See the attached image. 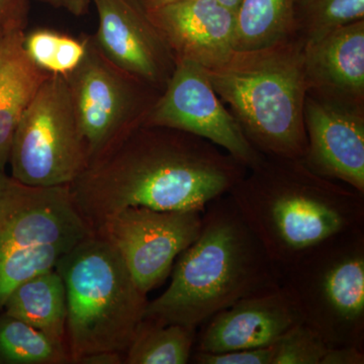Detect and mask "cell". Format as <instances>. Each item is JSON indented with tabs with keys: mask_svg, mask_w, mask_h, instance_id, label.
<instances>
[{
	"mask_svg": "<svg viewBox=\"0 0 364 364\" xmlns=\"http://www.w3.org/2000/svg\"><path fill=\"white\" fill-rule=\"evenodd\" d=\"M88 163L66 79L50 75L16 124L11 176L37 188L70 186Z\"/></svg>",
	"mask_w": 364,
	"mask_h": 364,
	"instance_id": "cell-8",
	"label": "cell"
},
{
	"mask_svg": "<svg viewBox=\"0 0 364 364\" xmlns=\"http://www.w3.org/2000/svg\"><path fill=\"white\" fill-rule=\"evenodd\" d=\"M304 43L296 36L232 53L205 69L210 85L261 154L303 159L306 150Z\"/></svg>",
	"mask_w": 364,
	"mask_h": 364,
	"instance_id": "cell-4",
	"label": "cell"
},
{
	"mask_svg": "<svg viewBox=\"0 0 364 364\" xmlns=\"http://www.w3.org/2000/svg\"><path fill=\"white\" fill-rule=\"evenodd\" d=\"M202 210L127 208L105 219L95 233L116 249L145 294L161 286L179 255L198 238Z\"/></svg>",
	"mask_w": 364,
	"mask_h": 364,
	"instance_id": "cell-10",
	"label": "cell"
},
{
	"mask_svg": "<svg viewBox=\"0 0 364 364\" xmlns=\"http://www.w3.org/2000/svg\"><path fill=\"white\" fill-rule=\"evenodd\" d=\"M36 1L47 4L56 9H63L75 16H85L91 6V0H36Z\"/></svg>",
	"mask_w": 364,
	"mask_h": 364,
	"instance_id": "cell-27",
	"label": "cell"
},
{
	"mask_svg": "<svg viewBox=\"0 0 364 364\" xmlns=\"http://www.w3.org/2000/svg\"><path fill=\"white\" fill-rule=\"evenodd\" d=\"M124 360V354L104 351L82 356L76 364H123Z\"/></svg>",
	"mask_w": 364,
	"mask_h": 364,
	"instance_id": "cell-28",
	"label": "cell"
},
{
	"mask_svg": "<svg viewBox=\"0 0 364 364\" xmlns=\"http://www.w3.org/2000/svg\"><path fill=\"white\" fill-rule=\"evenodd\" d=\"M364 350L358 347H330L322 364H363Z\"/></svg>",
	"mask_w": 364,
	"mask_h": 364,
	"instance_id": "cell-26",
	"label": "cell"
},
{
	"mask_svg": "<svg viewBox=\"0 0 364 364\" xmlns=\"http://www.w3.org/2000/svg\"><path fill=\"white\" fill-rule=\"evenodd\" d=\"M65 79L88 161L142 126L162 92L105 59L91 36L85 60Z\"/></svg>",
	"mask_w": 364,
	"mask_h": 364,
	"instance_id": "cell-9",
	"label": "cell"
},
{
	"mask_svg": "<svg viewBox=\"0 0 364 364\" xmlns=\"http://www.w3.org/2000/svg\"><path fill=\"white\" fill-rule=\"evenodd\" d=\"M4 311L51 338L66 343V289L55 268L39 273L16 287L7 299Z\"/></svg>",
	"mask_w": 364,
	"mask_h": 364,
	"instance_id": "cell-18",
	"label": "cell"
},
{
	"mask_svg": "<svg viewBox=\"0 0 364 364\" xmlns=\"http://www.w3.org/2000/svg\"><path fill=\"white\" fill-rule=\"evenodd\" d=\"M304 61L310 90L364 105V20L304 46Z\"/></svg>",
	"mask_w": 364,
	"mask_h": 364,
	"instance_id": "cell-17",
	"label": "cell"
},
{
	"mask_svg": "<svg viewBox=\"0 0 364 364\" xmlns=\"http://www.w3.org/2000/svg\"><path fill=\"white\" fill-rule=\"evenodd\" d=\"M164 293L144 318L198 330L215 314L282 286V275L229 193L205 205L200 235L177 257Z\"/></svg>",
	"mask_w": 364,
	"mask_h": 364,
	"instance_id": "cell-3",
	"label": "cell"
},
{
	"mask_svg": "<svg viewBox=\"0 0 364 364\" xmlns=\"http://www.w3.org/2000/svg\"><path fill=\"white\" fill-rule=\"evenodd\" d=\"M304 162L316 173L364 195V105L306 90Z\"/></svg>",
	"mask_w": 364,
	"mask_h": 364,
	"instance_id": "cell-12",
	"label": "cell"
},
{
	"mask_svg": "<svg viewBox=\"0 0 364 364\" xmlns=\"http://www.w3.org/2000/svg\"><path fill=\"white\" fill-rule=\"evenodd\" d=\"M222 6L227 7L230 11H233L234 14H237L239 7H240L243 0H218Z\"/></svg>",
	"mask_w": 364,
	"mask_h": 364,
	"instance_id": "cell-30",
	"label": "cell"
},
{
	"mask_svg": "<svg viewBox=\"0 0 364 364\" xmlns=\"http://www.w3.org/2000/svg\"><path fill=\"white\" fill-rule=\"evenodd\" d=\"M97 14L93 44L105 59L163 91L176 58L134 0H91Z\"/></svg>",
	"mask_w": 364,
	"mask_h": 364,
	"instance_id": "cell-13",
	"label": "cell"
},
{
	"mask_svg": "<svg viewBox=\"0 0 364 364\" xmlns=\"http://www.w3.org/2000/svg\"><path fill=\"white\" fill-rule=\"evenodd\" d=\"M246 172L207 139L142 124L90 160L68 186L76 210L95 231L127 208L203 212Z\"/></svg>",
	"mask_w": 364,
	"mask_h": 364,
	"instance_id": "cell-1",
	"label": "cell"
},
{
	"mask_svg": "<svg viewBox=\"0 0 364 364\" xmlns=\"http://www.w3.org/2000/svg\"><path fill=\"white\" fill-rule=\"evenodd\" d=\"M272 364H322L330 347L304 323L270 345Z\"/></svg>",
	"mask_w": 364,
	"mask_h": 364,
	"instance_id": "cell-24",
	"label": "cell"
},
{
	"mask_svg": "<svg viewBox=\"0 0 364 364\" xmlns=\"http://www.w3.org/2000/svg\"><path fill=\"white\" fill-rule=\"evenodd\" d=\"M90 46V36L76 38L48 28L26 32L23 48L36 66L49 75L66 78L80 66Z\"/></svg>",
	"mask_w": 364,
	"mask_h": 364,
	"instance_id": "cell-22",
	"label": "cell"
},
{
	"mask_svg": "<svg viewBox=\"0 0 364 364\" xmlns=\"http://www.w3.org/2000/svg\"><path fill=\"white\" fill-rule=\"evenodd\" d=\"M30 0H7L0 13V173L6 172L16 124L49 74L26 55Z\"/></svg>",
	"mask_w": 364,
	"mask_h": 364,
	"instance_id": "cell-16",
	"label": "cell"
},
{
	"mask_svg": "<svg viewBox=\"0 0 364 364\" xmlns=\"http://www.w3.org/2000/svg\"><path fill=\"white\" fill-rule=\"evenodd\" d=\"M303 323L298 306L280 286L236 301L200 326L193 352L223 353L274 343Z\"/></svg>",
	"mask_w": 364,
	"mask_h": 364,
	"instance_id": "cell-14",
	"label": "cell"
},
{
	"mask_svg": "<svg viewBox=\"0 0 364 364\" xmlns=\"http://www.w3.org/2000/svg\"><path fill=\"white\" fill-rule=\"evenodd\" d=\"M92 234L68 186L37 188L0 173V310L20 284L56 267L59 243L75 245Z\"/></svg>",
	"mask_w": 364,
	"mask_h": 364,
	"instance_id": "cell-6",
	"label": "cell"
},
{
	"mask_svg": "<svg viewBox=\"0 0 364 364\" xmlns=\"http://www.w3.org/2000/svg\"><path fill=\"white\" fill-rule=\"evenodd\" d=\"M6 1L7 0H0V13H1L2 9L6 6Z\"/></svg>",
	"mask_w": 364,
	"mask_h": 364,
	"instance_id": "cell-31",
	"label": "cell"
},
{
	"mask_svg": "<svg viewBox=\"0 0 364 364\" xmlns=\"http://www.w3.org/2000/svg\"><path fill=\"white\" fill-rule=\"evenodd\" d=\"M364 20V0H296L294 36L304 45Z\"/></svg>",
	"mask_w": 364,
	"mask_h": 364,
	"instance_id": "cell-23",
	"label": "cell"
},
{
	"mask_svg": "<svg viewBox=\"0 0 364 364\" xmlns=\"http://www.w3.org/2000/svg\"><path fill=\"white\" fill-rule=\"evenodd\" d=\"M145 13L176 61L212 69L235 51L236 14L218 0H188Z\"/></svg>",
	"mask_w": 364,
	"mask_h": 364,
	"instance_id": "cell-15",
	"label": "cell"
},
{
	"mask_svg": "<svg viewBox=\"0 0 364 364\" xmlns=\"http://www.w3.org/2000/svg\"><path fill=\"white\" fill-rule=\"evenodd\" d=\"M282 275L304 324L329 347L364 350V228L321 242Z\"/></svg>",
	"mask_w": 364,
	"mask_h": 364,
	"instance_id": "cell-7",
	"label": "cell"
},
{
	"mask_svg": "<svg viewBox=\"0 0 364 364\" xmlns=\"http://www.w3.org/2000/svg\"><path fill=\"white\" fill-rule=\"evenodd\" d=\"M66 343L0 311V364H69Z\"/></svg>",
	"mask_w": 364,
	"mask_h": 364,
	"instance_id": "cell-21",
	"label": "cell"
},
{
	"mask_svg": "<svg viewBox=\"0 0 364 364\" xmlns=\"http://www.w3.org/2000/svg\"><path fill=\"white\" fill-rule=\"evenodd\" d=\"M229 196L280 272L321 242L364 228V195L303 159L263 155Z\"/></svg>",
	"mask_w": 364,
	"mask_h": 364,
	"instance_id": "cell-2",
	"label": "cell"
},
{
	"mask_svg": "<svg viewBox=\"0 0 364 364\" xmlns=\"http://www.w3.org/2000/svg\"><path fill=\"white\" fill-rule=\"evenodd\" d=\"M191 360L196 364H272V348L268 345L223 353L195 351L191 354Z\"/></svg>",
	"mask_w": 364,
	"mask_h": 364,
	"instance_id": "cell-25",
	"label": "cell"
},
{
	"mask_svg": "<svg viewBox=\"0 0 364 364\" xmlns=\"http://www.w3.org/2000/svg\"><path fill=\"white\" fill-rule=\"evenodd\" d=\"M296 0H243L236 14L234 49L248 51L294 36Z\"/></svg>",
	"mask_w": 364,
	"mask_h": 364,
	"instance_id": "cell-19",
	"label": "cell"
},
{
	"mask_svg": "<svg viewBox=\"0 0 364 364\" xmlns=\"http://www.w3.org/2000/svg\"><path fill=\"white\" fill-rule=\"evenodd\" d=\"M198 330L143 318L124 353V364H186L191 361Z\"/></svg>",
	"mask_w": 364,
	"mask_h": 364,
	"instance_id": "cell-20",
	"label": "cell"
},
{
	"mask_svg": "<svg viewBox=\"0 0 364 364\" xmlns=\"http://www.w3.org/2000/svg\"><path fill=\"white\" fill-rule=\"evenodd\" d=\"M144 11H154L161 7L179 4V2L188 1V0H134Z\"/></svg>",
	"mask_w": 364,
	"mask_h": 364,
	"instance_id": "cell-29",
	"label": "cell"
},
{
	"mask_svg": "<svg viewBox=\"0 0 364 364\" xmlns=\"http://www.w3.org/2000/svg\"><path fill=\"white\" fill-rule=\"evenodd\" d=\"M55 269L65 284L70 363L97 352L124 355L148 299L116 249L93 233L62 256Z\"/></svg>",
	"mask_w": 364,
	"mask_h": 364,
	"instance_id": "cell-5",
	"label": "cell"
},
{
	"mask_svg": "<svg viewBox=\"0 0 364 364\" xmlns=\"http://www.w3.org/2000/svg\"><path fill=\"white\" fill-rule=\"evenodd\" d=\"M143 124L167 127L202 136L247 169L263 157L215 93L205 68L188 60H176L171 77Z\"/></svg>",
	"mask_w": 364,
	"mask_h": 364,
	"instance_id": "cell-11",
	"label": "cell"
}]
</instances>
